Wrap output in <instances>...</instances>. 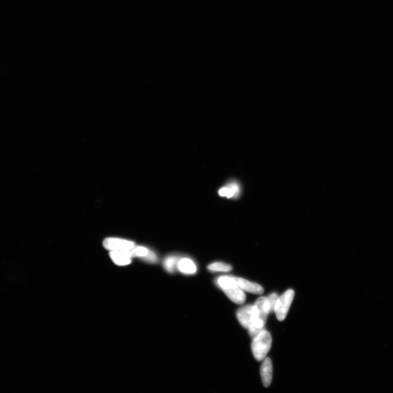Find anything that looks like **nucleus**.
<instances>
[{"label": "nucleus", "instance_id": "nucleus-1", "mask_svg": "<svg viewBox=\"0 0 393 393\" xmlns=\"http://www.w3.org/2000/svg\"><path fill=\"white\" fill-rule=\"evenodd\" d=\"M216 283L230 300L237 304H243L246 300V295L235 283L233 277L222 276L216 280Z\"/></svg>", "mask_w": 393, "mask_h": 393}, {"label": "nucleus", "instance_id": "nucleus-2", "mask_svg": "<svg viewBox=\"0 0 393 393\" xmlns=\"http://www.w3.org/2000/svg\"><path fill=\"white\" fill-rule=\"evenodd\" d=\"M271 343V335L265 330L253 338L251 349L254 358L258 361L264 360L270 350Z\"/></svg>", "mask_w": 393, "mask_h": 393}, {"label": "nucleus", "instance_id": "nucleus-3", "mask_svg": "<svg viewBox=\"0 0 393 393\" xmlns=\"http://www.w3.org/2000/svg\"><path fill=\"white\" fill-rule=\"evenodd\" d=\"M294 291L288 289L279 297L275 307L274 311L277 319L280 321H284L286 318L290 306L294 297Z\"/></svg>", "mask_w": 393, "mask_h": 393}, {"label": "nucleus", "instance_id": "nucleus-4", "mask_svg": "<svg viewBox=\"0 0 393 393\" xmlns=\"http://www.w3.org/2000/svg\"><path fill=\"white\" fill-rule=\"evenodd\" d=\"M236 317L240 324L248 329L258 318V312L255 305H249L240 307L236 312Z\"/></svg>", "mask_w": 393, "mask_h": 393}, {"label": "nucleus", "instance_id": "nucleus-5", "mask_svg": "<svg viewBox=\"0 0 393 393\" xmlns=\"http://www.w3.org/2000/svg\"><path fill=\"white\" fill-rule=\"evenodd\" d=\"M103 244L110 251H129L136 247L135 243L131 241L116 238H107Z\"/></svg>", "mask_w": 393, "mask_h": 393}, {"label": "nucleus", "instance_id": "nucleus-6", "mask_svg": "<svg viewBox=\"0 0 393 393\" xmlns=\"http://www.w3.org/2000/svg\"><path fill=\"white\" fill-rule=\"evenodd\" d=\"M233 277L235 283L237 284L240 288L244 292H247L255 294H262L264 292V289L256 283L250 282V281L238 277Z\"/></svg>", "mask_w": 393, "mask_h": 393}, {"label": "nucleus", "instance_id": "nucleus-7", "mask_svg": "<svg viewBox=\"0 0 393 393\" xmlns=\"http://www.w3.org/2000/svg\"><path fill=\"white\" fill-rule=\"evenodd\" d=\"M133 256L140 257L147 262L151 263H156L158 262L159 258L154 252L148 250L145 247H135L132 250Z\"/></svg>", "mask_w": 393, "mask_h": 393}, {"label": "nucleus", "instance_id": "nucleus-8", "mask_svg": "<svg viewBox=\"0 0 393 393\" xmlns=\"http://www.w3.org/2000/svg\"><path fill=\"white\" fill-rule=\"evenodd\" d=\"M131 251H111L110 257L116 265L124 266H127L131 263V258L133 257Z\"/></svg>", "mask_w": 393, "mask_h": 393}, {"label": "nucleus", "instance_id": "nucleus-9", "mask_svg": "<svg viewBox=\"0 0 393 393\" xmlns=\"http://www.w3.org/2000/svg\"><path fill=\"white\" fill-rule=\"evenodd\" d=\"M260 373L263 386L266 388L269 387L272 377V365L270 358H267L263 360Z\"/></svg>", "mask_w": 393, "mask_h": 393}, {"label": "nucleus", "instance_id": "nucleus-10", "mask_svg": "<svg viewBox=\"0 0 393 393\" xmlns=\"http://www.w3.org/2000/svg\"><path fill=\"white\" fill-rule=\"evenodd\" d=\"M218 194L228 198L238 197L240 194V185L237 182L231 181L229 184L223 187L218 191Z\"/></svg>", "mask_w": 393, "mask_h": 393}, {"label": "nucleus", "instance_id": "nucleus-11", "mask_svg": "<svg viewBox=\"0 0 393 393\" xmlns=\"http://www.w3.org/2000/svg\"><path fill=\"white\" fill-rule=\"evenodd\" d=\"M258 312V319L266 322L268 316L270 312V307L267 298L262 297L259 298L254 304Z\"/></svg>", "mask_w": 393, "mask_h": 393}, {"label": "nucleus", "instance_id": "nucleus-12", "mask_svg": "<svg viewBox=\"0 0 393 393\" xmlns=\"http://www.w3.org/2000/svg\"><path fill=\"white\" fill-rule=\"evenodd\" d=\"M178 269L185 275L195 274L197 270L194 262L187 258L180 259L178 262Z\"/></svg>", "mask_w": 393, "mask_h": 393}, {"label": "nucleus", "instance_id": "nucleus-13", "mask_svg": "<svg viewBox=\"0 0 393 393\" xmlns=\"http://www.w3.org/2000/svg\"><path fill=\"white\" fill-rule=\"evenodd\" d=\"M180 260L179 257L176 255L167 257L163 262L164 269L169 273H173L178 269V262Z\"/></svg>", "mask_w": 393, "mask_h": 393}, {"label": "nucleus", "instance_id": "nucleus-14", "mask_svg": "<svg viewBox=\"0 0 393 393\" xmlns=\"http://www.w3.org/2000/svg\"><path fill=\"white\" fill-rule=\"evenodd\" d=\"M265 323L264 321L258 318L248 328L250 336L253 338L265 330Z\"/></svg>", "mask_w": 393, "mask_h": 393}, {"label": "nucleus", "instance_id": "nucleus-15", "mask_svg": "<svg viewBox=\"0 0 393 393\" xmlns=\"http://www.w3.org/2000/svg\"><path fill=\"white\" fill-rule=\"evenodd\" d=\"M208 269L213 272H229L232 269V267L226 263L215 262L209 265Z\"/></svg>", "mask_w": 393, "mask_h": 393}, {"label": "nucleus", "instance_id": "nucleus-16", "mask_svg": "<svg viewBox=\"0 0 393 393\" xmlns=\"http://www.w3.org/2000/svg\"><path fill=\"white\" fill-rule=\"evenodd\" d=\"M278 295L275 293L271 294L270 296L267 298L270 305V312L274 311L276 304L277 301H278Z\"/></svg>", "mask_w": 393, "mask_h": 393}]
</instances>
